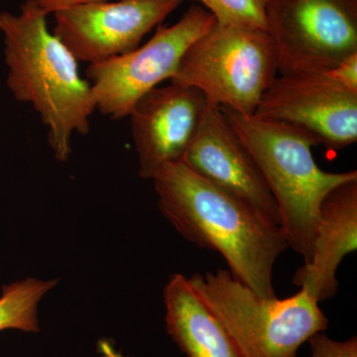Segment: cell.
Returning a JSON list of instances; mask_svg holds the SVG:
<instances>
[{
    "label": "cell",
    "instance_id": "3",
    "mask_svg": "<svg viewBox=\"0 0 357 357\" xmlns=\"http://www.w3.org/2000/svg\"><path fill=\"white\" fill-rule=\"evenodd\" d=\"M253 157L278 206L289 248L310 262L319 206L333 188L357 178L356 171L321 170L312 156L318 141L303 129L220 107Z\"/></svg>",
    "mask_w": 357,
    "mask_h": 357
},
{
    "label": "cell",
    "instance_id": "6",
    "mask_svg": "<svg viewBox=\"0 0 357 357\" xmlns=\"http://www.w3.org/2000/svg\"><path fill=\"white\" fill-rule=\"evenodd\" d=\"M203 6H192L176 24L160 26L146 44L124 55L89 65L96 109L112 119L129 116L142 96L172 79L190 46L215 24Z\"/></svg>",
    "mask_w": 357,
    "mask_h": 357
},
{
    "label": "cell",
    "instance_id": "11",
    "mask_svg": "<svg viewBox=\"0 0 357 357\" xmlns=\"http://www.w3.org/2000/svg\"><path fill=\"white\" fill-rule=\"evenodd\" d=\"M206 105L198 89L174 84L156 86L138 100L129 117L141 178L152 180L164 165L182 161Z\"/></svg>",
    "mask_w": 357,
    "mask_h": 357
},
{
    "label": "cell",
    "instance_id": "10",
    "mask_svg": "<svg viewBox=\"0 0 357 357\" xmlns=\"http://www.w3.org/2000/svg\"><path fill=\"white\" fill-rule=\"evenodd\" d=\"M183 163L280 227L278 206L257 164L249 153L220 105L208 102Z\"/></svg>",
    "mask_w": 357,
    "mask_h": 357
},
{
    "label": "cell",
    "instance_id": "12",
    "mask_svg": "<svg viewBox=\"0 0 357 357\" xmlns=\"http://www.w3.org/2000/svg\"><path fill=\"white\" fill-rule=\"evenodd\" d=\"M357 248V178L333 188L319 206L312 256L296 271L293 283L317 302L337 292V268Z\"/></svg>",
    "mask_w": 357,
    "mask_h": 357
},
{
    "label": "cell",
    "instance_id": "5",
    "mask_svg": "<svg viewBox=\"0 0 357 357\" xmlns=\"http://www.w3.org/2000/svg\"><path fill=\"white\" fill-rule=\"evenodd\" d=\"M279 73L267 30L215 21L185 51L171 84L198 89L213 105L253 114Z\"/></svg>",
    "mask_w": 357,
    "mask_h": 357
},
{
    "label": "cell",
    "instance_id": "9",
    "mask_svg": "<svg viewBox=\"0 0 357 357\" xmlns=\"http://www.w3.org/2000/svg\"><path fill=\"white\" fill-rule=\"evenodd\" d=\"M184 0L89 2L55 13L53 34L77 62L98 64L139 47Z\"/></svg>",
    "mask_w": 357,
    "mask_h": 357
},
{
    "label": "cell",
    "instance_id": "16",
    "mask_svg": "<svg viewBox=\"0 0 357 357\" xmlns=\"http://www.w3.org/2000/svg\"><path fill=\"white\" fill-rule=\"evenodd\" d=\"M311 347L310 357H357V337L337 342L326 337L323 332L314 333L307 340Z\"/></svg>",
    "mask_w": 357,
    "mask_h": 357
},
{
    "label": "cell",
    "instance_id": "2",
    "mask_svg": "<svg viewBox=\"0 0 357 357\" xmlns=\"http://www.w3.org/2000/svg\"><path fill=\"white\" fill-rule=\"evenodd\" d=\"M20 9V15L0 13L7 86L16 100L32 105L46 126L56 159L65 162L72 152L73 134L89 133L95 96L79 76L77 59L49 31L46 16Z\"/></svg>",
    "mask_w": 357,
    "mask_h": 357
},
{
    "label": "cell",
    "instance_id": "8",
    "mask_svg": "<svg viewBox=\"0 0 357 357\" xmlns=\"http://www.w3.org/2000/svg\"><path fill=\"white\" fill-rule=\"evenodd\" d=\"M253 114L303 129L328 152L357 141V89L332 70L277 77Z\"/></svg>",
    "mask_w": 357,
    "mask_h": 357
},
{
    "label": "cell",
    "instance_id": "19",
    "mask_svg": "<svg viewBox=\"0 0 357 357\" xmlns=\"http://www.w3.org/2000/svg\"><path fill=\"white\" fill-rule=\"evenodd\" d=\"M100 349L102 354V357H126L119 354V352L114 351V347L107 344V342H102L100 345Z\"/></svg>",
    "mask_w": 357,
    "mask_h": 357
},
{
    "label": "cell",
    "instance_id": "17",
    "mask_svg": "<svg viewBox=\"0 0 357 357\" xmlns=\"http://www.w3.org/2000/svg\"><path fill=\"white\" fill-rule=\"evenodd\" d=\"M100 1H105V0H25L21 8L47 16L49 13H55L62 9L79 6V4Z\"/></svg>",
    "mask_w": 357,
    "mask_h": 357
},
{
    "label": "cell",
    "instance_id": "4",
    "mask_svg": "<svg viewBox=\"0 0 357 357\" xmlns=\"http://www.w3.org/2000/svg\"><path fill=\"white\" fill-rule=\"evenodd\" d=\"M188 280L241 357H296L314 333L328 328V318L305 289L286 299L264 298L225 269Z\"/></svg>",
    "mask_w": 357,
    "mask_h": 357
},
{
    "label": "cell",
    "instance_id": "14",
    "mask_svg": "<svg viewBox=\"0 0 357 357\" xmlns=\"http://www.w3.org/2000/svg\"><path fill=\"white\" fill-rule=\"evenodd\" d=\"M56 284V280L27 278L3 286L0 296V332L18 330L38 333L40 301Z\"/></svg>",
    "mask_w": 357,
    "mask_h": 357
},
{
    "label": "cell",
    "instance_id": "15",
    "mask_svg": "<svg viewBox=\"0 0 357 357\" xmlns=\"http://www.w3.org/2000/svg\"><path fill=\"white\" fill-rule=\"evenodd\" d=\"M222 24L267 30V8L272 0H198Z\"/></svg>",
    "mask_w": 357,
    "mask_h": 357
},
{
    "label": "cell",
    "instance_id": "13",
    "mask_svg": "<svg viewBox=\"0 0 357 357\" xmlns=\"http://www.w3.org/2000/svg\"><path fill=\"white\" fill-rule=\"evenodd\" d=\"M164 303L167 332L187 357H241L184 275L171 277L164 289Z\"/></svg>",
    "mask_w": 357,
    "mask_h": 357
},
{
    "label": "cell",
    "instance_id": "18",
    "mask_svg": "<svg viewBox=\"0 0 357 357\" xmlns=\"http://www.w3.org/2000/svg\"><path fill=\"white\" fill-rule=\"evenodd\" d=\"M335 77L349 88L357 89V54L345 59L333 70Z\"/></svg>",
    "mask_w": 357,
    "mask_h": 357
},
{
    "label": "cell",
    "instance_id": "1",
    "mask_svg": "<svg viewBox=\"0 0 357 357\" xmlns=\"http://www.w3.org/2000/svg\"><path fill=\"white\" fill-rule=\"evenodd\" d=\"M152 181L160 211L181 236L220 253L232 277L258 295L276 297L275 263L289 248L279 225L182 161L164 165Z\"/></svg>",
    "mask_w": 357,
    "mask_h": 357
},
{
    "label": "cell",
    "instance_id": "7",
    "mask_svg": "<svg viewBox=\"0 0 357 357\" xmlns=\"http://www.w3.org/2000/svg\"><path fill=\"white\" fill-rule=\"evenodd\" d=\"M268 32L279 73H325L357 54V0H272Z\"/></svg>",
    "mask_w": 357,
    "mask_h": 357
}]
</instances>
